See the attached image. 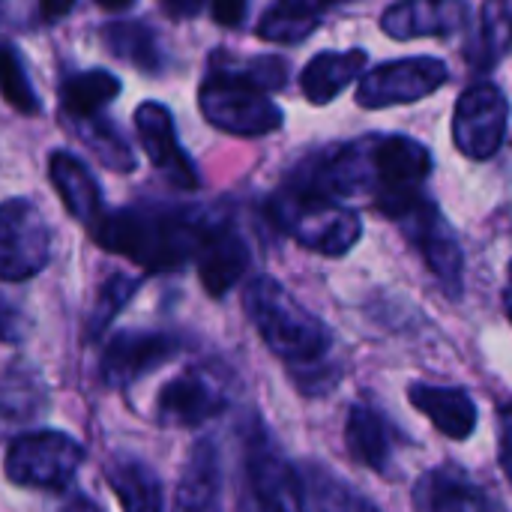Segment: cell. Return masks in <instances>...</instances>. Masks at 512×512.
<instances>
[{"mask_svg": "<svg viewBox=\"0 0 512 512\" xmlns=\"http://www.w3.org/2000/svg\"><path fill=\"white\" fill-rule=\"evenodd\" d=\"M219 213L204 207L138 204L108 210L90 237L114 255L129 258L147 273H171L195 264Z\"/></svg>", "mask_w": 512, "mask_h": 512, "instance_id": "6da1fadb", "label": "cell"}, {"mask_svg": "<svg viewBox=\"0 0 512 512\" xmlns=\"http://www.w3.org/2000/svg\"><path fill=\"white\" fill-rule=\"evenodd\" d=\"M243 309L264 345L291 369L318 372V366L327 360L333 345L330 327L276 279H252L243 291Z\"/></svg>", "mask_w": 512, "mask_h": 512, "instance_id": "7a4b0ae2", "label": "cell"}, {"mask_svg": "<svg viewBox=\"0 0 512 512\" xmlns=\"http://www.w3.org/2000/svg\"><path fill=\"white\" fill-rule=\"evenodd\" d=\"M267 210H270V219L288 237L330 258L351 252L363 234V222L354 210L342 207L336 198L300 189L294 183L279 189L270 198Z\"/></svg>", "mask_w": 512, "mask_h": 512, "instance_id": "3957f363", "label": "cell"}, {"mask_svg": "<svg viewBox=\"0 0 512 512\" xmlns=\"http://www.w3.org/2000/svg\"><path fill=\"white\" fill-rule=\"evenodd\" d=\"M84 465V447L78 438L54 429H39L15 438L6 450V480L24 489L63 492L72 486Z\"/></svg>", "mask_w": 512, "mask_h": 512, "instance_id": "277c9868", "label": "cell"}, {"mask_svg": "<svg viewBox=\"0 0 512 512\" xmlns=\"http://www.w3.org/2000/svg\"><path fill=\"white\" fill-rule=\"evenodd\" d=\"M201 114L207 123H213L222 132L258 138L267 132H276L282 126L279 105L249 81H243L237 72H213L198 93Z\"/></svg>", "mask_w": 512, "mask_h": 512, "instance_id": "5b68a950", "label": "cell"}, {"mask_svg": "<svg viewBox=\"0 0 512 512\" xmlns=\"http://www.w3.org/2000/svg\"><path fill=\"white\" fill-rule=\"evenodd\" d=\"M369 162H372L375 207L387 219L405 216L423 198L420 183L432 171L429 150L408 135H393L375 144L369 141Z\"/></svg>", "mask_w": 512, "mask_h": 512, "instance_id": "8992f818", "label": "cell"}, {"mask_svg": "<svg viewBox=\"0 0 512 512\" xmlns=\"http://www.w3.org/2000/svg\"><path fill=\"white\" fill-rule=\"evenodd\" d=\"M51 261V228L27 198L0 204V279L24 282L39 276Z\"/></svg>", "mask_w": 512, "mask_h": 512, "instance_id": "52a82bcc", "label": "cell"}, {"mask_svg": "<svg viewBox=\"0 0 512 512\" xmlns=\"http://www.w3.org/2000/svg\"><path fill=\"white\" fill-rule=\"evenodd\" d=\"M183 351V339L165 330H120L99 357V381L129 390Z\"/></svg>", "mask_w": 512, "mask_h": 512, "instance_id": "ba28073f", "label": "cell"}, {"mask_svg": "<svg viewBox=\"0 0 512 512\" xmlns=\"http://www.w3.org/2000/svg\"><path fill=\"white\" fill-rule=\"evenodd\" d=\"M228 408V393L216 372L183 369L174 375L153 402V417L165 429H195Z\"/></svg>", "mask_w": 512, "mask_h": 512, "instance_id": "9c48e42d", "label": "cell"}, {"mask_svg": "<svg viewBox=\"0 0 512 512\" xmlns=\"http://www.w3.org/2000/svg\"><path fill=\"white\" fill-rule=\"evenodd\" d=\"M447 63L438 57H405L384 63L363 75L357 87V102L363 108H387L402 102H417L447 84Z\"/></svg>", "mask_w": 512, "mask_h": 512, "instance_id": "30bf717a", "label": "cell"}, {"mask_svg": "<svg viewBox=\"0 0 512 512\" xmlns=\"http://www.w3.org/2000/svg\"><path fill=\"white\" fill-rule=\"evenodd\" d=\"M402 225V231L408 234V240L420 249V255L426 258L429 270L438 276L441 288L456 300L462 294V270H465V258L459 249V240L450 228V222L441 216V210L429 201L420 198L405 216L396 219Z\"/></svg>", "mask_w": 512, "mask_h": 512, "instance_id": "8fae6325", "label": "cell"}, {"mask_svg": "<svg viewBox=\"0 0 512 512\" xmlns=\"http://www.w3.org/2000/svg\"><path fill=\"white\" fill-rule=\"evenodd\" d=\"M507 99L495 84L468 87L453 114V138L456 147L471 159H489L501 150L507 135Z\"/></svg>", "mask_w": 512, "mask_h": 512, "instance_id": "7c38bea8", "label": "cell"}, {"mask_svg": "<svg viewBox=\"0 0 512 512\" xmlns=\"http://www.w3.org/2000/svg\"><path fill=\"white\" fill-rule=\"evenodd\" d=\"M288 501L297 512H381L375 501L321 462H297L288 471Z\"/></svg>", "mask_w": 512, "mask_h": 512, "instance_id": "4fadbf2b", "label": "cell"}, {"mask_svg": "<svg viewBox=\"0 0 512 512\" xmlns=\"http://www.w3.org/2000/svg\"><path fill=\"white\" fill-rule=\"evenodd\" d=\"M135 126H138L141 144H144L153 168L180 192L198 189V183H201L198 171H195L192 159L186 156V150L180 147L171 111L159 102H144L135 111Z\"/></svg>", "mask_w": 512, "mask_h": 512, "instance_id": "5bb4252c", "label": "cell"}, {"mask_svg": "<svg viewBox=\"0 0 512 512\" xmlns=\"http://www.w3.org/2000/svg\"><path fill=\"white\" fill-rule=\"evenodd\" d=\"M252 264V252L249 243L243 240V234L231 225V219H225L219 213L216 225L210 228L195 267H198V279L204 285V291L210 297H225L249 270Z\"/></svg>", "mask_w": 512, "mask_h": 512, "instance_id": "9a60e30c", "label": "cell"}, {"mask_svg": "<svg viewBox=\"0 0 512 512\" xmlns=\"http://www.w3.org/2000/svg\"><path fill=\"white\" fill-rule=\"evenodd\" d=\"M468 24L465 0H402L384 12V33L393 39L450 36Z\"/></svg>", "mask_w": 512, "mask_h": 512, "instance_id": "2e32d148", "label": "cell"}, {"mask_svg": "<svg viewBox=\"0 0 512 512\" xmlns=\"http://www.w3.org/2000/svg\"><path fill=\"white\" fill-rule=\"evenodd\" d=\"M48 177H51L66 213L75 216L87 231H93L108 210L102 201V189H99L96 177L90 174V168L78 156L57 150L48 159Z\"/></svg>", "mask_w": 512, "mask_h": 512, "instance_id": "e0dca14e", "label": "cell"}, {"mask_svg": "<svg viewBox=\"0 0 512 512\" xmlns=\"http://www.w3.org/2000/svg\"><path fill=\"white\" fill-rule=\"evenodd\" d=\"M171 512H222V465L210 438L192 447L177 480Z\"/></svg>", "mask_w": 512, "mask_h": 512, "instance_id": "ac0fdd59", "label": "cell"}, {"mask_svg": "<svg viewBox=\"0 0 512 512\" xmlns=\"http://www.w3.org/2000/svg\"><path fill=\"white\" fill-rule=\"evenodd\" d=\"M414 510L417 512H486L489 504L480 486L459 468L441 465L426 471L414 486Z\"/></svg>", "mask_w": 512, "mask_h": 512, "instance_id": "d6986e66", "label": "cell"}, {"mask_svg": "<svg viewBox=\"0 0 512 512\" xmlns=\"http://www.w3.org/2000/svg\"><path fill=\"white\" fill-rule=\"evenodd\" d=\"M408 399L417 411H423L432 426L453 438L468 441L477 429V402L465 387H435V384H411Z\"/></svg>", "mask_w": 512, "mask_h": 512, "instance_id": "ffe728a7", "label": "cell"}, {"mask_svg": "<svg viewBox=\"0 0 512 512\" xmlns=\"http://www.w3.org/2000/svg\"><path fill=\"white\" fill-rule=\"evenodd\" d=\"M105 480L123 512H165L162 480L141 456L114 453L105 465Z\"/></svg>", "mask_w": 512, "mask_h": 512, "instance_id": "44dd1931", "label": "cell"}, {"mask_svg": "<svg viewBox=\"0 0 512 512\" xmlns=\"http://www.w3.org/2000/svg\"><path fill=\"white\" fill-rule=\"evenodd\" d=\"M366 69V51L351 48V51H324L312 57L300 75V87L309 102L324 105L336 99L360 72Z\"/></svg>", "mask_w": 512, "mask_h": 512, "instance_id": "7402d4cb", "label": "cell"}, {"mask_svg": "<svg viewBox=\"0 0 512 512\" xmlns=\"http://www.w3.org/2000/svg\"><path fill=\"white\" fill-rule=\"evenodd\" d=\"M345 447L357 465L372 468L378 474L387 471L390 456H393L390 429L372 405H363V402L351 405L348 423H345Z\"/></svg>", "mask_w": 512, "mask_h": 512, "instance_id": "603a6c76", "label": "cell"}, {"mask_svg": "<svg viewBox=\"0 0 512 512\" xmlns=\"http://www.w3.org/2000/svg\"><path fill=\"white\" fill-rule=\"evenodd\" d=\"M48 408V387L27 363H12L0 375V420L33 423Z\"/></svg>", "mask_w": 512, "mask_h": 512, "instance_id": "cb8c5ba5", "label": "cell"}, {"mask_svg": "<svg viewBox=\"0 0 512 512\" xmlns=\"http://www.w3.org/2000/svg\"><path fill=\"white\" fill-rule=\"evenodd\" d=\"M333 0H276L258 24V36L267 42H300L315 33L324 9Z\"/></svg>", "mask_w": 512, "mask_h": 512, "instance_id": "d4e9b609", "label": "cell"}, {"mask_svg": "<svg viewBox=\"0 0 512 512\" xmlns=\"http://www.w3.org/2000/svg\"><path fill=\"white\" fill-rule=\"evenodd\" d=\"M120 93V78L108 69H87L63 81L60 87V105L63 114L72 120H84L99 114L105 105H111Z\"/></svg>", "mask_w": 512, "mask_h": 512, "instance_id": "484cf974", "label": "cell"}, {"mask_svg": "<svg viewBox=\"0 0 512 512\" xmlns=\"http://www.w3.org/2000/svg\"><path fill=\"white\" fill-rule=\"evenodd\" d=\"M108 51L141 72H156L162 66V51L156 33L144 21H114L102 30Z\"/></svg>", "mask_w": 512, "mask_h": 512, "instance_id": "4316f807", "label": "cell"}, {"mask_svg": "<svg viewBox=\"0 0 512 512\" xmlns=\"http://www.w3.org/2000/svg\"><path fill=\"white\" fill-rule=\"evenodd\" d=\"M512 48V0H486L483 3V21L480 33L474 39V48L468 51L471 63L486 69L495 66L501 57H507Z\"/></svg>", "mask_w": 512, "mask_h": 512, "instance_id": "83f0119b", "label": "cell"}, {"mask_svg": "<svg viewBox=\"0 0 512 512\" xmlns=\"http://www.w3.org/2000/svg\"><path fill=\"white\" fill-rule=\"evenodd\" d=\"M78 138L84 141V147L111 171H135V153L132 147L123 141V132H117V126H111L102 114L84 117V120H72Z\"/></svg>", "mask_w": 512, "mask_h": 512, "instance_id": "f1b7e54d", "label": "cell"}, {"mask_svg": "<svg viewBox=\"0 0 512 512\" xmlns=\"http://www.w3.org/2000/svg\"><path fill=\"white\" fill-rule=\"evenodd\" d=\"M138 288H141V279L138 276H129V273L108 276L99 285V291H96V306H93L90 321H87V336L90 339L102 336L111 327V321L132 303V297L138 294Z\"/></svg>", "mask_w": 512, "mask_h": 512, "instance_id": "f546056e", "label": "cell"}, {"mask_svg": "<svg viewBox=\"0 0 512 512\" xmlns=\"http://www.w3.org/2000/svg\"><path fill=\"white\" fill-rule=\"evenodd\" d=\"M0 96L21 114L42 111V102L36 96V87L30 84L24 60L15 51V45H9V42H0Z\"/></svg>", "mask_w": 512, "mask_h": 512, "instance_id": "4dcf8cb0", "label": "cell"}, {"mask_svg": "<svg viewBox=\"0 0 512 512\" xmlns=\"http://www.w3.org/2000/svg\"><path fill=\"white\" fill-rule=\"evenodd\" d=\"M237 75L243 81H249L252 87L270 93V90L285 87V81H288V63L282 57H252V60L243 63V69H237Z\"/></svg>", "mask_w": 512, "mask_h": 512, "instance_id": "1f68e13d", "label": "cell"}, {"mask_svg": "<svg viewBox=\"0 0 512 512\" xmlns=\"http://www.w3.org/2000/svg\"><path fill=\"white\" fill-rule=\"evenodd\" d=\"M285 492L279 489H267V486H255L243 480V492H240V512H288L285 504Z\"/></svg>", "mask_w": 512, "mask_h": 512, "instance_id": "d6a6232c", "label": "cell"}, {"mask_svg": "<svg viewBox=\"0 0 512 512\" xmlns=\"http://www.w3.org/2000/svg\"><path fill=\"white\" fill-rule=\"evenodd\" d=\"M27 330H30V324H27L24 309L0 291V342L18 345L27 336Z\"/></svg>", "mask_w": 512, "mask_h": 512, "instance_id": "836d02e7", "label": "cell"}, {"mask_svg": "<svg viewBox=\"0 0 512 512\" xmlns=\"http://www.w3.org/2000/svg\"><path fill=\"white\" fill-rule=\"evenodd\" d=\"M207 9L216 24L222 27H237L246 18L249 0H207Z\"/></svg>", "mask_w": 512, "mask_h": 512, "instance_id": "e575fe53", "label": "cell"}, {"mask_svg": "<svg viewBox=\"0 0 512 512\" xmlns=\"http://www.w3.org/2000/svg\"><path fill=\"white\" fill-rule=\"evenodd\" d=\"M498 441H501V468L512 483V405L498 414Z\"/></svg>", "mask_w": 512, "mask_h": 512, "instance_id": "d590c367", "label": "cell"}, {"mask_svg": "<svg viewBox=\"0 0 512 512\" xmlns=\"http://www.w3.org/2000/svg\"><path fill=\"white\" fill-rule=\"evenodd\" d=\"M171 18H195L207 9V0H159Z\"/></svg>", "mask_w": 512, "mask_h": 512, "instance_id": "8d00e7d4", "label": "cell"}, {"mask_svg": "<svg viewBox=\"0 0 512 512\" xmlns=\"http://www.w3.org/2000/svg\"><path fill=\"white\" fill-rule=\"evenodd\" d=\"M72 6H75V0H39V9H42V15H45L48 21L63 18Z\"/></svg>", "mask_w": 512, "mask_h": 512, "instance_id": "74e56055", "label": "cell"}, {"mask_svg": "<svg viewBox=\"0 0 512 512\" xmlns=\"http://www.w3.org/2000/svg\"><path fill=\"white\" fill-rule=\"evenodd\" d=\"M60 512H99V507L87 498V495H81V492H72L69 498H66V504H63V510Z\"/></svg>", "mask_w": 512, "mask_h": 512, "instance_id": "f35d334b", "label": "cell"}, {"mask_svg": "<svg viewBox=\"0 0 512 512\" xmlns=\"http://www.w3.org/2000/svg\"><path fill=\"white\" fill-rule=\"evenodd\" d=\"M99 6H105V9H126L132 0H96Z\"/></svg>", "mask_w": 512, "mask_h": 512, "instance_id": "ab89813d", "label": "cell"}, {"mask_svg": "<svg viewBox=\"0 0 512 512\" xmlns=\"http://www.w3.org/2000/svg\"><path fill=\"white\" fill-rule=\"evenodd\" d=\"M510 309H512V264H510Z\"/></svg>", "mask_w": 512, "mask_h": 512, "instance_id": "60d3db41", "label": "cell"}]
</instances>
